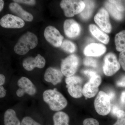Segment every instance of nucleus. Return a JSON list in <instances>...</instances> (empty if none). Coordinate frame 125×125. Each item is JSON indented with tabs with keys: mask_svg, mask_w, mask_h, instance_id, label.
<instances>
[{
	"mask_svg": "<svg viewBox=\"0 0 125 125\" xmlns=\"http://www.w3.org/2000/svg\"><path fill=\"white\" fill-rule=\"evenodd\" d=\"M43 99L50 109L53 111H60L67 105L66 98L56 89L44 91L43 93Z\"/></svg>",
	"mask_w": 125,
	"mask_h": 125,
	"instance_id": "obj_1",
	"label": "nucleus"
},
{
	"mask_svg": "<svg viewBox=\"0 0 125 125\" xmlns=\"http://www.w3.org/2000/svg\"><path fill=\"white\" fill-rule=\"evenodd\" d=\"M38 44V38L34 34L27 32L19 38L14 47L16 53L20 55L27 54Z\"/></svg>",
	"mask_w": 125,
	"mask_h": 125,
	"instance_id": "obj_2",
	"label": "nucleus"
},
{
	"mask_svg": "<svg viewBox=\"0 0 125 125\" xmlns=\"http://www.w3.org/2000/svg\"><path fill=\"white\" fill-rule=\"evenodd\" d=\"M65 16L70 18L81 13L85 7V3L81 0H63L60 4Z\"/></svg>",
	"mask_w": 125,
	"mask_h": 125,
	"instance_id": "obj_3",
	"label": "nucleus"
},
{
	"mask_svg": "<svg viewBox=\"0 0 125 125\" xmlns=\"http://www.w3.org/2000/svg\"><path fill=\"white\" fill-rule=\"evenodd\" d=\"M65 81L68 93L71 96L75 98H79L82 96L83 81L81 78L76 76L66 77Z\"/></svg>",
	"mask_w": 125,
	"mask_h": 125,
	"instance_id": "obj_4",
	"label": "nucleus"
},
{
	"mask_svg": "<svg viewBox=\"0 0 125 125\" xmlns=\"http://www.w3.org/2000/svg\"><path fill=\"white\" fill-rule=\"evenodd\" d=\"M94 106L99 115L105 116L109 114L111 109V99L107 94L99 92L94 101Z\"/></svg>",
	"mask_w": 125,
	"mask_h": 125,
	"instance_id": "obj_5",
	"label": "nucleus"
},
{
	"mask_svg": "<svg viewBox=\"0 0 125 125\" xmlns=\"http://www.w3.org/2000/svg\"><path fill=\"white\" fill-rule=\"evenodd\" d=\"M79 60L75 55L68 56L62 61L61 70L63 74L66 77L73 76L77 70Z\"/></svg>",
	"mask_w": 125,
	"mask_h": 125,
	"instance_id": "obj_6",
	"label": "nucleus"
},
{
	"mask_svg": "<svg viewBox=\"0 0 125 125\" xmlns=\"http://www.w3.org/2000/svg\"><path fill=\"white\" fill-rule=\"evenodd\" d=\"M120 68V64L115 54L111 52L105 56L103 69L106 75L111 76L113 75L119 70Z\"/></svg>",
	"mask_w": 125,
	"mask_h": 125,
	"instance_id": "obj_7",
	"label": "nucleus"
},
{
	"mask_svg": "<svg viewBox=\"0 0 125 125\" xmlns=\"http://www.w3.org/2000/svg\"><path fill=\"white\" fill-rule=\"evenodd\" d=\"M44 36L45 39L49 43L56 47L61 46L64 39V37L58 30L50 25L45 28Z\"/></svg>",
	"mask_w": 125,
	"mask_h": 125,
	"instance_id": "obj_8",
	"label": "nucleus"
},
{
	"mask_svg": "<svg viewBox=\"0 0 125 125\" xmlns=\"http://www.w3.org/2000/svg\"><path fill=\"white\" fill-rule=\"evenodd\" d=\"M102 82L101 76L97 74L90 78L88 82L84 85L83 89V96L88 98L94 97L98 91V87Z\"/></svg>",
	"mask_w": 125,
	"mask_h": 125,
	"instance_id": "obj_9",
	"label": "nucleus"
},
{
	"mask_svg": "<svg viewBox=\"0 0 125 125\" xmlns=\"http://www.w3.org/2000/svg\"><path fill=\"white\" fill-rule=\"evenodd\" d=\"M0 24L5 28L19 29L24 27L25 22L18 16L7 14L1 19Z\"/></svg>",
	"mask_w": 125,
	"mask_h": 125,
	"instance_id": "obj_10",
	"label": "nucleus"
},
{
	"mask_svg": "<svg viewBox=\"0 0 125 125\" xmlns=\"http://www.w3.org/2000/svg\"><path fill=\"white\" fill-rule=\"evenodd\" d=\"M95 22L101 30L105 32L109 33L112 30V26L109 21V15L105 9L102 8L94 17Z\"/></svg>",
	"mask_w": 125,
	"mask_h": 125,
	"instance_id": "obj_11",
	"label": "nucleus"
},
{
	"mask_svg": "<svg viewBox=\"0 0 125 125\" xmlns=\"http://www.w3.org/2000/svg\"><path fill=\"white\" fill-rule=\"evenodd\" d=\"M46 60L45 58L38 54L36 57H28L23 61L22 65L24 68L28 71H31L36 67L42 69L45 67Z\"/></svg>",
	"mask_w": 125,
	"mask_h": 125,
	"instance_id": "obj_12",
	"label": "nucleus"
},
{
	"mask_svg": "<svg viewBox=\"0 0 125 125\" xmlns=\"http://www.w3.org/2000/svg\"><path fill=\"white\" fill-rule=\"evenodd\" d=\"M63 28L65 34L70 38L76 37L80 33V25L73 20L67 19L65 21Z\"/></svg>",
	"mask_w": 125,
	"mask_h": 125,
	"instance_id": "obj_13",
	"label": "nucleus"
},
{
	"mask_svg": "<svg viewBox=\"0 0 125 125\" xmlns=\"http://www.w3.org/2000/svg\"><path fill=\"white\" fill-rule=\"evenodd\" d=\"M63 75L61 71L53 67H49L45 71L44 79L47 82L56 85L61 82Z\"/></svg>",
	"mask_w": 125,
	"mask_h": 125,
	"instance_id": "obj_14",
	"label": "nucleus"
},
{
	"mask_svg": "<svg viewBox=\"0 0 125 125\" xmlns=\"http://www.w3.org/2000/svg\"><path fill=\"white\" fill-rule=\"evenodd\" d=\"M106 50V47L102 44L92 43L85 47L84 53L87 56H99L104 54Z\"/></svg>",
	"mask_w": 125,
	"mask_h": 125,
	"instance_id": "obj_15",
	"label": "nucleus"
},
{
	"mask_svg": "<svg viewBox=\"0 0 125 125\" xmlns=\"http://www.w3.org/2000/svg\"><path fill=\"white\" fill-rule=\"evenodd\" d=\"M9 9L10 11L23 20L27 22H31L33 20V15L25 11L18 3L15 2L10 3L9 5Z\"/></svg>",
	"mask_w": 125,
	"mask_h": 125,
	"instance_id": "obj_16",
	"label": "nucleus"
},
{
	"mask_svg": "<svg viewBox=\"0 0 125 125\" xmlns=\"http://www.w3.org/2000/svg\"><path fill=\"white\" fill-rule=\"evenodd\" d=\"M18 85L24 91L25 94L30 96H33L37 92V89L33 83L28 78L24 76L18 80Z\"/></svg>",
	"mask_w": 125,
	"mask_h": 125,
	"instance_id": "obj_17",
	"label": "nucleus"
},
{
	"mask_svg": "<svg viewBox=\"0 0 125 125\" xmlns=\"http://www.w3.org/2000/svg\"><path fill=\"white\" fill-rule=\"evenodd\" d=\"M4 125H21L20 121L17 117L16 113L14 109H7L4 116Z\"/></svg>",
	"mask_w": 125,
	"mask_h": 125,
	"instance_id": "obj_18",
	"label": "nucleus"
},
{
	"mask_svg": "<svg viewBox=\"0 0 125 125\" xmlns=\"http://www.w3.org/2000/svg\"><path fill=\"white\" fill-rule=\"evenodd\" d=\"M90 32L98 40L105 44H107L109 41V37L107 34L101 31L94 24H91L89 26Z\"/></svg>",
	"mask_w": 125,
	"mask_h": 125,
	"instance_id": "obj_19",
	"label": "nucleus"
},
{
	"mask_svg": "<svg viewBox=\"0 0 125 125\" xmlns=\"http://www.w3.org/2000/svg\"><path fill=\"white\" fill-rule=\"evenodd\" d=\"M54 125H69V117L66 113L62 111L57 112L53 116Z\"/></svg>",
	"mask_w": 125,
	"mask_h": 125,
	"instance_id": "obj_20",
	"label": "nucleus"
},
{
	"mask_svg": "<svg viewBox=\"0 0 125 125\" xmlns=\"http://www.w3.org/2000/svg\"><path fill=\"white\" fill-rule=\"evenodd\" d=\"M105 6L108 11L115 19L121 20L123 19L122 12L120 11L114 4L108 1L105 3Z\"/></svg>",
	"mask_w": 125,
	"mask_h": 125,
	"instance_id": "obj_21",
	"label": "nucleus"
},
{
	"mask_svg": "<svg viewBox=\"0 0 125 125\" xmlns=\"http://www.w3.org/2000/svg\"><path fill=\"white\" fill-rule=\"evenodd\" d=\"M115 42L117 51L121 52L125 51V30L117 34Z\"/></svg>",
	"mask_w": 125,
	"mask_h": 125,
	"instance_id": "obj_22",
	"label": "nucleus"
},
{
	"mask_svg": "<svg viewBox=\"0 0 125 125\" xmlns=\"http://www.w3.org/2000/svg\"><path fill=\"white\" fill-rule=\"evenodd\" d=\"M84 2L85 3V8L80 13V15L83 19L87 20L92 15L94 7V3L93 1L90 0H85Z\"/></svg>",
	"mask_w": 125,
	"mask_h": 125,
	"instance_id": "obj_23",
	"label": "nucleus"
},
{
	"mask_svg": "<svg viewBox=\"0 0 125 125\" xmlns=\"http://www.w3.org/2000/svg\"><path fill=\"white\" fill-rule=\"evenodd\" d=\"M61 47L62 50L69 53H73L76 51L75 45L69 40H65L63 41Z\"/></svg>",
	"mask_w": 125,
	"mask_h": 125,
	"instance_id": "obj_24",
	"label": "nucleus"
},
{
	"mask_svg": "<svg viewBox=\"0 0 125 125\" xmlns=\"http://www.w3.org/2000/svg\"><path fill=\"white\" fill-rule=\"evenodd\" d=\"M117 121L113 125H125V112L120 110L116 114Z\"/></svg>",
	"mask_w": 125,
	"mask_h": 125,
	"instance_id": "obj_25",
	"label": "nucleus"
},
{
	"mask_svg": "<svg viewBox=\"0 0 125 125\" xmlns=\"http://www.w3.org/2000/svg\"><path fill=\"white\" fill-rule=\"evenodd\" d=\"M21 125H41L30 117H25L21 122Z\"/></svg>",
	"mask_w": 125,
	"mask_h": 125,
	"instance_id": "obj_26",
	"label": "nucleus"
},
{
	"mask_svg": "<svg viewBox=\"0 0 125 125\" xmlns=\"http://www.w3.org/2000/svg\"><path fill=\"white\" fill-rule=\"evenodd\" d=\"M84 64L85 66L96 67H97V62L95 59L91 57H86L84 60Z\"/></svg>",
	"mask_w": 125,
	"mask_h": 125,
	"instance_id": "obj_27",
	"label": "nucleus"
},
{
	"mask_svg": "<svg viewBox=\"0 0 125 125\" xmlns=\"http://www.w3.org/2000/svg\"><path fill=\"white\" fill-rule=\"evenodd\" d=\"M83 125H99L98 121L93 118L85 119L83 122Z\"/></svg>",
	"mask_w": 125,
	"mask_h": 125,
	"instance_id": "obj_28",
	"label": "nucleus"
},
{
	"mask_svg": "<svg viewBox=\"0 0 125 125\" xmlns=\"http://www.w3.org/2000/svg\"><path fill=\"white\" fill-rule=\"evenodd\" d=\"M112 3H113L116 6L120 11L123 12L125 10V7L124 6L122 1L120 0H109Z\"/></svg>",
	"mask_w": 125,
	"mask_h": 125,
	"instance_id": "obj_29",
	"label": "nucleus"
},
{
	"mask_svg": "<svg viewBox=\"0 0 125 125\" xmlns=\"http://www.w3.org/2000/svg\"><path fill=\"white\" fill-rule=\"evenodd\" d=\"M119 60L120 64L125 71V51L121 52L119 55Z\"/></svg>",
	"mask_w": 125,
	"mask_h": 125,
	"instance_id": "obj_30",
	"label": "nucleus"
},
{
	"mask_svg": "<svg viewBox=\"0 0 125 125\" xmlns=\"http://www.w3.org/2000/svg\"><path fill=\"white\" fill-rule=\"evenodd\" d=\"M13 1L17 3H22L31 6L34 5L36 3V1L34 0H13Z\"/></svg>",
	"mask_w": 125,
	"mask_h": 125,
	"instance_id": "obj_31",
	"label": "nucleus"
},
{
	"mask_svg": "<svg viewBox=\"0 0 125 125\" xmlns=\"http://www.w3.org/2000/svg\"><path fill=\"white\" fill-rule=\"evenodd\" d=\"M118 87H125V75H124L116 83Z\"/></svg>",
	"mask_w": 125,
	"mask_h": 125,
	"instance_id": "obj_32",
	"label": "nucleus"
},
{
	"mask_svg": "<svg viewBox=\"0 0 125 125\" xmlns=\"http://www.w3.org/2000/svg\"><path fill=\"white\" fill-rule=\"evenodd\" d=\"M83 73L85 75L89 76L90 78L92 76L97 75L96 72H95L93 71L89 70H86L84 71H83Z\"/></svg>",
	"mask_w": 125,
	"mask_h": 125,
	"instance_id": "obj_33",
	"label": "nucleus"
},
{
	"mask_svg": "<svg viewBox=\"0 0 125 125\" xmlns=\"http://www.w3.org/2000/svg\"><path fill=\"white\" fill-rule=\"evenodd\" d=\"M6 90L2 85H0V98L4 97L6 95Z\"/></svg>",
	"mask_w": 125,
	"mask_h": 125,
	"instance_id": "obj_34",
	"label": "nucleus"
},
{
	"mask_svg": "<svg viewBox=\"0 0 125 125\" xmlns=\"http://www.w3.org/2000/svg\"><path fill=\"white\" fill-rule=\"evenodd\" d=\"M25 94V92L22 89L19 88L17 90L16 92V94L19 97H23Z\"/></svg>",
	"mask_w": 125,
	"mask_h": 125,
	"instance_id": "obj_35",
	"label": "nucleus"
},
{
	"mask_svg": "<svg viewBox=\"0 0 125 125\" xmlns=\"http://www.w3.org/2000/svg\"><path fill=\"white\" fill-rule=\"evenodd\" d=\"M119 108L116 106V105H114L112 107V114H113L114 115H116L117 113V112L120 110Z\"/></svg>",
	"mask_w": 125,
	"mask_h": 125,
	"instance_id": "obj_36",
	"label": "nucleus"
},
{
	"mask_svg": "<svg viewBox=\"0 0 125 125\" xmlns=\"http://www.w3.org/2000/svg\"><path fill=\"white\" fill-rule=\"evenodd\" d=\"M5 77L3 74H0V85H2L5 83Z\"/></svg>",
	"mask_w": 125,
	"mask_h": 125,
	"instance_id": "obj_37",
	"label": "nucleus"
},
{
	"mask_svg": "<svg viewBox=\"0 0 125 125\" xmlns=\"http://www.w3.org/2000/svg\"><path fill=\"white\" fill-rule=\"evenodd\" d=\"M121 102L123 105L125 104V91L122 92L121 94Z\"/></svg>",
	"mask_w": 125,
	"mask_h": 125,
	"instance_id": "obj_38",
	"label": "nucleus"
},
{
	"mask_svg": "<svg viewBox=\"0 0 125 125\" xmlns=\"http://www.w3.org/2000/svg\"><path fill=\"white\" fill-rule=\"evenodd\" d=\"M107 94L108 96H109L111 100H112L113 99H114V97H115V94L113 91H110Z\"/></svg>",
	"mask_w": 125,
	"mask_h": 125,
	"instance_id": "obj_39",
	"label": "nucleus"
},
{
	"mask_svg": "<svg viewBox=\"0 0 125 125\" xmlns=\"http://www.w3.org/2000/svg\"><path fill=\"white\" fill-rule=\"evenodd\" d=\"M4 2L3 0H0V11H1L4 8Z\"/></svg>",
	"mask_w": 125,
	"mask_h": 125,
	"instance_id": "obj_40",
	"label": "nucleus"
}]
</instances>
